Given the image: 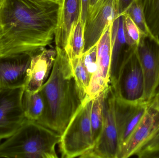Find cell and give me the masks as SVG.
Returning a JSON list of instances; mask_svg holds the SVG:
<instances>
[{
    "instance_id": "22",
    "label": "cell",
    "mask_w": 159,
    "mask_h": 158,
    "mask_svg": "<svg viewBox=\"0 0 159 158\" xmlns=\"http://www.w3.org/2000/svg\"><path fill=\"white\" fill-rule=\"evenodd\" d=\"M123 30L127 42L133 47H137L142 33L137 25L126 13H123Z\"/></svg>"
},
{
    "instance_id": "17",
    "label": "cell",
    "mask_w": 159,
    "mask_h": 158,
    "mask_svg": "<svg viewBox=\"0 0 159 158\" xmlns=\"http://www.w3.org/2000/svg\"><path fill=\"white\" fill-rule=\"evenodd\" d=\"M21 104L27 119L37 122L42 117L44 104L40 91L30 92L24 90Z\"/></svg>"
},
{
    "instance_id": "16",
    "label": "cell",
    "mask_w": 159,
    "mask_h": 158,
    "mask_svg": "<svg viewBox=\"0 0 159 158\" xmlns=\"http://www.w3.org/2000/svg\"><path fill=\"white\" fill-rule=\"evenodd\" d=\"M80 0H60L58 20L55 33L56 47L65 50L74 28L80 19Z\"/></svg>"
},
{
    "instance_id": "19",
    "label": "cell",
    "mask_w": 159,
    "mask_h": 158,
    "mask_svg": "<svg viewBox=\"0 0 159 158\" xmlns=\"http://www.w3.org/2000/svg\"><path fill=\"white\" fill-rule=\"evenodd\" d=\"M82 102L86 98L91 75L87 70L82 55L70 60Z\"/></svg>"
},
{
    "instance_id": "1",
    "label": "cell",
    "mask_w": 159,
    "mask_h": 158,
    "mask_svg": "<svg viewBox=\"0 0 159 158\" xmlns=\"http://www.w3.org/2000/svg\"><path fill=\"white\" fill-rule=\"evenodd\" d=\"M59 6L60 0H0V56L51 44Z\"/></svg>"
},
{
    "instance_id": "13",
    "label": "cell",
    "mask_w": 159,
    "mask_h": 158,
    "mask_svg": "<svg viewBox=\"0 0 159 158\" xmlns=\"http://www.w3.org/2000/svg\"><path fill=\"white\" fill-rule=\"evenodd\" d=\"M149 103L144 102L138 105H132L122 102L116 97L115 113L120 150L140 123Z\"/></svg>"
},
{
    "instance_id": "8",
    "label": "cell",
    "mask_w": 159,
    "mask_h": 158,
    "mask_svg": "<svg viewBox=\"0 0 159 158\" xmlns=\"http://www.w3.org/2000/svg\"><path fill=\"white\" fill-rule=\"evenodd\" d=\"M135 52L144 76L145 101L149 102L159 87V38L142 33Z\"/></svg>"
},
{
    "instance_id": "24",
    "label": "cell",
    "mask_w": 159,
    "mask_h": 158,
    "mask_svg": "<svg viewBox=\"0 0 159 158\" xmlns=\"http://www.w3.org/2000/svg\"><path fill=\"white\" fill-rule=\"evenodd\" d=\"M81 10H80V19L85 27V21L89 7L90 0H80Z\"/></svg>"
},
{
    "instance_id": "12",
    "label": "cell",
    "mask_w": 159,
    "mask_h": 158,
    "mask_svg": "<svg viewBox=\"0 0 159 158\" xmlns=\"http://www.w3.org/2000/svg\"><path fill=\"white\" fill-rule=\"evenodd\" d=\"M35 51L0 56V90L24 88Z\"/></svg>"
},
{
    "instance_id": "5",
    "label": "cell",
    "mask_w": 159,
    "mask_h": 158,
    "mask_svg": "<svg viewBox=\"0 0 159 158\" xmlns=\"http://www.w3.org/2000/svg\"><path fill=\"white\" fill-rule=\"evenodd\" d=\"M115 99L114 90L109 84L106 91L101 135L93 147L80 158H118L120 144L115 117Z\"/></svg>"
},
{
    "instance_id": "9",
    "label": "cell",
    "mask_w": 159,
    "mask_h": 158,
    "mask_svg": "<svg viewBox=\"0 0 159 158\" xmlns=\"http://www.w3.org/2000/svg\"><path fill=\"white\" fill-rule=\"evenodd\" d=\"M24 90H0V141L13 135L27 119L21 104Z\"/></svg>"
},
{
    "instance_id": "26",
    "label": "cell",
    "mask_w": 159,
    "mask_h": 158,
    "mask_svg": "<svg viewBox=\"0 0 159 158\" xmlns=\"http://www.w3.org/2000/svg\"><path fill=\"white\" fill-rule=\"evenodd\" d=\"M119 1L120 13L123 14L130 5L134 0H119Z\"/></svg>"
},
{
    "instance_id": "11",
    "label": "cell",
    "mask_w": 159,
    "mask_h": 158,
    "mask_svg": "<svg viewBox=\"0 0 159 158\" xmlns=\"http://www.w3.org/2000/svg\"><path fill=\"white\" fill-rule=\"evenodd\" d=\"M113 22L107 28L97 43V69L92 75L85 99H94L110 84Z\"/></svg>"
},
{
    "instance_id": "27",
    "label": "cell",
    "mask_w": 159,
    "mask_h": 158,
    "mask_svg": "<svg viewBox=\"0 0 159 158\" xmlns=\"http://www.w3.org/2000/svg\"><path fill=\"white\" fill-rule=\"evenodd\" d=\"M152 101L154 102L155 104L159 108V87L157 90L156 95L154 96V98L152 99Z\"/></svg>"
},
{
    "instance_id": "23",
    "label": "cell",
    "mask_w": 159,
    "mask_h": 158,
    "mask_svg": "<svg viewBox=\"0 0 159 158\" xmlns=\"http://www.w3.org/2000/svg\"><path fill=\"white\" fill-rule=\"evenodd\" d=\"M82 57L85 66L92 76L97 69V44L83 53Z\"/></svg>"
},
{
    "instance_id": "28",
    "label": "cell",
    "mask_w": 159,
    "mask_h": 158,
    "mask_svg": "<svg viewBox=\"0 0 159 158\" xmlns=\"http://www.w3.org/2000/svg\"><path fill=\"white\" fill-rule=\"evenodd\" d=\"M98 1L99 0H90L89 7V8L92 7L93 6H94Z\"/></svg>"
},
{
    "instance_id": "21",
    "label": "cell",
    "mask_w": 159,
    "mask_h": 158,
    "mask_svg": "<svg viewBox=\"0 0 159 158\" xmlns=\"http://www.w3.org/2000/svg\"><path fill=\"white\" fill-rule=\"evenodd\" d=\"M124 13L131 18L143 34H152L147 23L143 6L139 0H134Z\"/></svg>"
},
{
    "instance_id": "14",
    "label": "cell",
    "mask_w": 159,
    "mask_h": 158,
    "mask_svg": "<svg viewBox=\"0 0 159 158\" xmlns=\"http://www.w3.org/2000/svg\"><path fill=\"white\" fill-rule=\"evenodd\" d=\"M56 49L42 48L35 50L31 59L24 90L38 92L50 75L56 58Z\"/></svg>"
},
{
    "instance_id": "25",
    "label": "cell",
    "mask_w": 159,
    "mask_h": 158,
    "mask_svg": "<svg viewBox=\"0 0 159 158\" xmlns=\"http://www.w3.org/2000/svg\"><path fill=\"white\" fill-rule=\"evenodd\" d=\"M142 158H159V145L144 154Z\"/></svg>"
},
{
    "instance_id": "2",
    "label": "cell",
    "mask_w": 159,
    "mask_h": 158,
    "mask_svg": "<svg viewBox=\"0 0 159 158\" xmlns=\"http://www.w3.org/2000/svg\"><path fill=\"white\" fill-rule=\"evenodd\" d=\"M56 50L51 73L39 90L44 109L36 122L61 135L82 102L67 53L56 46Z\"/></svg>"
},
{
    "instance_id": "10",
    "label": "cell",
    "mask_w": 159,
    "mask_h": 158,
    "mask_svg": "<svg viewBox=\"0 0 159 158\" xmlns=\"http://www.w3.org/2000/svg\"><path fill=\"white\" fill-rule=\"evenodd\" d=\"M159 132V108L152 100L140 123L120 148L118 158L135 156Z\"/></svg>"
},
{
    "instance_id": "7",
    "label": "cell",
    "mask_w": 159,
    "mask_h": 158,
    "mask_svg": "<svg viewBox=\"0 0 159 158\" xmlns=\"http://www.w3.org/2000/svg\"><path fill=\"white\" fill-rule=\"evenodd\" d=\"M120 14L119 0H99L89 8L84 27V53L97 44L106 29Z\"/></svg>"
},
{
    "instance_id": "20",
    "label": "cell",
    "mask_w": 159,
    "mask_h": 158,
    "mask_svg": "<svg viewBox=\"0 0 159 158\" xmlns=\"http://www.w3.org/2000/svg\"><path fill=\"white\" fill-rule=\"evenodd\" d=\"M84 26L80 19L73 29L69 45L65 50L70 60L81 56L84 53Z\"/></svg>"
},
{
    "instance_id": "6",
    "label": "cell",
    "mask_w": 159,
    "mask_h": 158,
    "mask_svg": "<svg viewBox=\"0 0 159 158\" xmlns=\"http://www.w3.org/2000/svg\"><path fill=\"white\" fill-rule=\"evenodd\" d=\"M116 98L132 105L145 101V86L143 72L136 52L121 68L116 81L111 84Z\"/></svg>"
},
{
    "instance_id": "18",
    "label": "cell",
    "mask_w": 159,
    "mask_h": 158,
    "mask_svg": "<svg viewBox=\"0 0 159 158\" xmlns=\"http://www.w3.org/2000/svg\"><path fill=\"white\" fill-rule=\"evenodd\" d=\"M106 91V89L93 99L90 119L93 138L94 144L99 139L102 129L103 105Z\"/></svg>"
},
{
    "instance_id": "15",
    "label": "cell",
    "mask_w": 159,
    "mask_h": 158,
    "mask_svg": "<svg viewBox=\"0 0 159 158\" xmlns=\"http://www.w3.org/2000/svg\"><path fill=\"white\" fill-rule=\"evenodd\" d=\"M112 39L110 84L116 81L121 68L136 49L126 41L123 30V14H120L112 23Z\"/></svg>"
},
{
    "instance_id": "4",
    "label": "cell",
    "mask_w": 159,
    "mask_h": 158,
    "mask_svg": "<svg viewBox=\"0 0 159 158\" xmlns=\"http://www.w3.org/2000/svg\"><path fill=\"white\" fill-rule=\"evenodd\" d=\"M93 99H85L61 135V157H80L93 147L90 114Z\"/></svg>"
},
{
    "instance_id": "3",
    "label": "cell",
    "mask_w": 159,
    "mask_h": 158,
    "mask_svg": "<svg viewBox=\"0 0 159 158\" xmlns=\"http://www.w3.org/2000/svg\"><path fill=\"white\" fill-rule=\"evenodd\" d=\"M61 135L33 121L26 119L0 145V158H57L56 147Z\"/></svg>"
}]
</instances>
